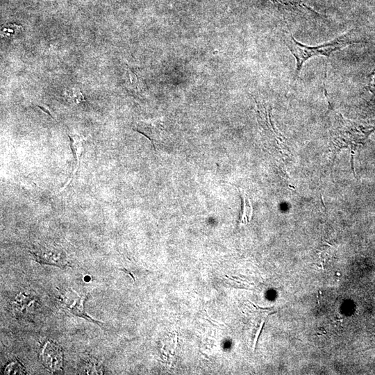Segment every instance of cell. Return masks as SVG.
<instances>
[{
    "label": "cell",
    "instance_id": "cell-1",
    "mask_svg": "<svg viewBox=\"0 0 375 375\" xmlns=\"http://www.w3.org/2000/svg\"><path fill=\"white\" fill-rule=\"evenodd\" d=\"M358 36L357 31L352 30L329 42L318 46L311 47L299 42L290 33H287L284 38L285 44L296 60V71L294 79L295 80L299 76L303 63L309 58L317 56H323L328 58L334 51L348 45L361 42L362 40L358 39Z\"/></svg>",
    "mask_w": 375,
    "mask_h": 375
},
{
    "label": "cell",
    "instance_id": "cell-5",
    "mask_svg": "<svg viewBox=\"0 0 375 375\" xmlns=\"http://www.w3.org/2000/svg\"><path fill=\"white\" fill-rule=\"evenodd\" d=\"M43 365L49 371L58 372L63 366V353L61 347L53 341L47 342L40 352Z\"/></svg>",
    "mask_w": 375,
    "mask_h": 375
},
{
    "label": "cell",
    "instance_id": "cell-9",
    "mask_svg": "<svg viewBox=\"0 0 375 375\" xmlns=\"http://www.w3.org/2000/svg\"><path fill=\"white\" fill-rule=\"evenodd\" d=\"M5 374H26V369L19 361H12L8 363L4 369Z\"/></svg>",
    "mask_w": 375,
    "mask_h": 375
},
{
    "label": "cell",
    "instance_id": "cell-4",
    "mask_svg": "<svg viewBox=\"0 0 375 375\" xmlns=\"http://www.w3.org/2000/svg\"><path fill=\"white\" fill-rule=\"evenodd\" d=\"M30 253L38 262L42 265L60 267H65L69 265L65 252L53 244L42 245Z\"/></svg>",
    "mask_w": 375,
    "mask_h": 375
},
{
    "label": "cell",
    "instance_id": "cell-6",
    "mask_svg": "<svg viewBox=\"0 0 375 375\" xmlns=\"http://www.w3.org/2000/svg\"><path fill=\"white\" fill-rule=\"evenodd\" d=\"M38 299L31 293L21 292L16 296L13 308L17 315H31L38 308Z\"/></svg>",
    "mask_w": 375,
    "mask_h": 375
},
{
    "label": "cell",
    "instance_id": "cell-7",
    "mask_svg": "<svg viewBox=\"0 0 375 375\" xmlns=\"http://www.w3.org/2000/svg\"><path fill=\"white\" fill-rule=\"evenodd\" d=\"M68 136L70 140L71 147L74 153L75 166L74 169V172L72 174L70 179L67 181L65 186H63L62 190H63L64 187H66L68 185L69 182L71 181L75 174L77 168L78 167L80 157L81 156L84 143L83 138L78 135H69Z\"/></svg>",
    "mask_w": 375,
    "mask_h": 375
},
{
    "label": "cell",
    "instance_id": "cell-10",
    "mask_svg": "<svg viewBox=\"0 0 375 375\" xmlns=\"http://www.w3.org/2000/svg\"><path fill=\"white\" fill-rule=\"evenodd\" d=\"M126 77L128 85L134 88L137 89L139 86L138 78L135 72L129 67L128 65L126 67Z\"/></svg>",
    "mask_w": 375,
    "mask_h": 375
},
{
    "label": "cell",
    "instance_id": "cell-2",
    "mask_svg": "<svg viewBox=\"0 0 375 375\" xmlns=\"http://www.w3.org/2000/svg\"><path fill=\"white\" fill-rule=\"evenodd\" d=\"M374 131L375 124L353 122L346 119L341 114H336L330 131V142L334 156L343 148L352 149L361 145Z\"/></svg>",
    "mask_w": 375,
    "mask_h": 375
},
{
    "label": "cell",
    "instance_id": "cell-3",
    "mask_svg": "<svg viewBox=\"0 0 375 375\" xmlns=\"http://www.w3.org/2000/svg\"><path fill=\"white\" fill-rule=\"evenodd\" d=\"M86 297L76 292L71 288H67L62 291L58 297V301L61 307L69 313L82 317L90 322L102 325L89 315L85 311V301Z\"/></svg>",
    "mask_w": 375,
    "mask_h": 375
},
{
    "label": "cell",
    "instance_id": "cell-12",
    "mask_svg": "<svg viewBox=\"0 0 375 375\" xmlns=\"http://www.w3.org/2000/svg\"><path fill=\"white\" fill-rule=\"evenodd\" d=\"M206 319V321L209 322L212 326H217L216 324L212 323L209 319Z\"/></svg>",
    "mask_w": 375,
    "mask_h": 375
},
{
    "label": "cell",
    "instance_id": "cell-8",
    "mask_svg": "<svg viewBox=\"0 0 375 375\" xmlns=\"http://www.w3.org/2000/svg\"><path fill=\"white\" fill-rule=\"evenodd\" d=\"M66 98L68 101L73 105H78L83 101H85V99L81 91L77 88H73L66 91Z\"/></svg>",
    "mask_w": 375,
    "mask_h": 375
},
{
    "label": "cell",
    "instance_id": "cell-11",
    "mask_svg": "<svg viewBox=\"0 0 375 375\" xmlns=\"http://www.w3.org/2000/svg\"><path fill=\"white\" fill-rule=\"evenodd\" d=\"M85 372L88 374H100L103 373V372H103L102 367H98V364L93 363V362L90 363L88 365V367H85Z\"/></svg>",
    "mask_w": 375,
    "mask_h": 375
}]
</instances>
